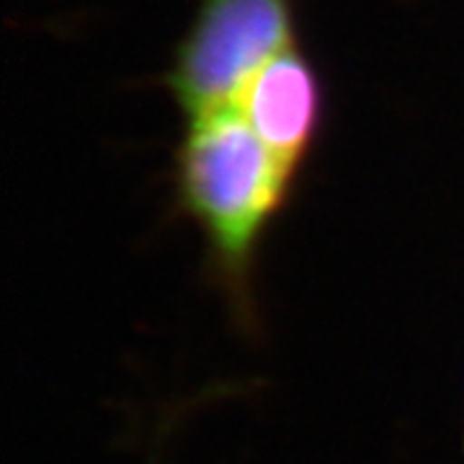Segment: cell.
Listing matches in <instances>:
<instances>
[{"instance_id":"obj_3","label":"cell","mask_w":464,"mask_h":464,"mask_svg":"<svg viewBox=\"0 0 464 464\" xmlns=\"http://www.w3.org/2000/svg\"><path fill=\"white\" fill-rule=\"evenodd\" d=\"M235 109L266 148L297 170L320 124V83L304 57L286 50L253 75Z\"/></svg>"},{"instance_id":"obj_2","label":"cell","mask_w":464,"mask_h":464,"mask_svg":"<svg viewBox=\"0 0 464 464\" xmlns=\"http://www.w3.org/2000/svg\"><path fill=\"white\" fill-rule=\"evenodd\" d=\"M292 50V0H204L186 34L170 91L191 121L235 109L253 75Z\"/></svg>"},{"instance_id":"obj_1","label":"cell","mask_w":464,"mask_h":464,"mask_svg":"<svg viewBox=\"0 0 464 464\" xmlns=\"http://www.w3.org/2000/svg\"><path fill=\"white\" fill-rule=\"evenodd\" d=\"M292 179L295 168L266 148L237 109L191 121L179 152L183 209L207 235L232 307L246 323L253 320V256Z\"/></svg>"}]
</instances>
